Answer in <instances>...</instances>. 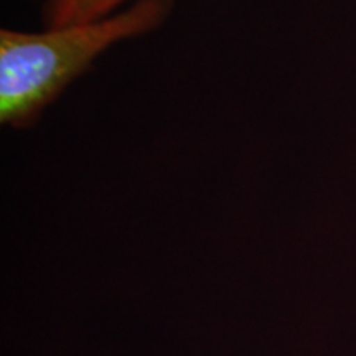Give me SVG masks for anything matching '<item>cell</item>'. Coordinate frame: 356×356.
Segmentation results:
<instances>
[{
  "instance_id": "1",
  "label": "cell",
  "mask_w": 356,
  "mask_h": 356,
  "mask_svg": "<svg viewBox=\"0 0 356 356\" xmlns=\"http://www.w3.org/2000/svg\"><path fill=\"white\" fill-rule=\"evenodd\" d=\"M175 0H134L113 15L43 32L0 30V121L33 126L71 83L115 43L165 24Z\"/></svg>"
},
{
  "instance_id": "2",
  "label": "cell",
  "mask_w": 356,
  "mask_h": 356,
  "mask_svg": "<svg viewBox=\"0 0 356 356\" xmlns=\"http://www.w3.org/2000/svg\"><path fill=\"white\" fill-rule=\"evenodd\" d=\"M132 2L134 0H47L43 6V26L56 29L104 19Z\"/></svg>"
}]
</instances>
